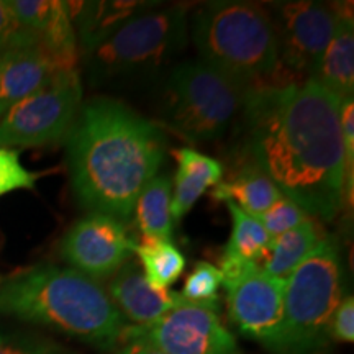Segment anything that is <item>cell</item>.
<instances>
[{"instance_id": "8992f818", "label": "cell", "mask_w": 354, "mask_h": 354, "mask_svg": "<svg viewBox=\"0 0 354 354\" xmlns=\"http://www.w3.org/2000/svg\"><path fill=\"white\" fill-rule=\"evenodd\" d=\"M187 13L180 7H151L131 17L86 56L91 81L112 84L138 79L165 68L184 50Z\"/></svg>"}, {"instance_id": "52a82bcc", "label": "cell", "mask_w": 354, "mask_h": 354, "mask_svg": "<svg viewBox=\"0 0 354 354\" xmlns=\"http://www.w3.org/2000/svg\"><path fill=\"white\" fill-rule=\"evenodd\" d=\"M246 92L232 79L196 61L171 71L165 92V118L190 141H214L243 110Z\"/></svg>"}, {"instance_id": "30bf717a", "label": "cell", "mask_w": 354, "mask_h": 354, "mask_svg": "<svg viewBox=\"0 0 354 354\" xmlns=\"http://www.w3.org/2000/svg\"><path fill=\"white\" fill-rule=\"evenodd\" d=\"M216 310L218 305L179 297L174 307L149 325H127L120 343L146 344L165 354H241Z\"/></svg>"}, {"instance_id": "44dd1931", "label": "cell", "mask_w": 354, "mask_h": 354, "mask_svg": "<svg viewBox=\"0 0 354 354\" xmlns=\"http://www.w3.org/2000/svg\"><path fill=\"white\" fill-rule=\"evenodd\" d=\"M171 198L172 185L167 176L153 177L141 190L133 212L143 240H172L174 220L171 215Z\"/></svg>"}, {"instance_id": "6da1fadb", "label": "cell", "mask_w": 354, "mask_h": 354, "mask_svg": "<svg viewBox=\"0 0 354 354\" xmlns=\"http://www.w3.org/2000/svg\"><path fill=\"white\" fill-rule=\"evenodd\" d=\"M339 102L312 77L248 91L243 102L254 165L308 216L328 221L346 201Z\"/></svg>"}, {"instance_id": "2e32d148", "label": "cell", "mask_w": 354, "mask_h": 354, "mask_svg": "<svg viewBox=\"0 0 354 354\" xmlns=\"http://www.w3.org/2000/svg\"><path fill=\"white\" fill-rule=\"evenodd\" d=\"M312 79L328 88L339 100L354 92V20L353 8L338 3L335 32L318 61Z\"/></svg>"}, {"instance_id": "e0dca14e", "label": "cell", "mask_w": 354, "mask_h": 354, "mask_svg": "<svg viewBox=\"0 0 354 354\" xmlns=\"http://www.w3.org/2000/svg\"><path fill=\"white\" fill-rule=\"evenodd\" d=\"M179 169L176 172V187L171 198L172 220L180 221L203 194L216 187L223 179V166L214 158L192 148L174 151Z\"/></svg>"}, {"instance_id": "8fae6325", "label": "cell", "mask_w": 354, "mask_h": 354, "mask_svg": "<svg viewBox=\"0 0 354 354\" xmlns=\"http://www.w3.org/2000/svg\"><path fill=\"white\" fill-rule=\"evenodd\" d=\"M277 39L279 63L294 81L312 77L338 20V3L292 0L268 8Z\"/></svg>"}, {"instance_id": "3957f363", "label": "cell", "mask_w": 354, "mask_h": 354, "mask_svg": "<svg viewBox=\"0 0 354 354\" xmlns=\"http://www.w3.org/2000/svg\"><path fill=\"white\" fill-rule=\"evenodd\" d=\"M0 313L113 351L127 328L107 290L71 268L35 264L0 284Z\"/></svg>"}, {"instance_id": "9a60e30c", "label": "cell", "mask_w": 354, "mask_h": 354, "mask_svg": "<svg viewBox=\"0 0 354 354\" xmlns=\"http://www.w3.org/2000/svg\"><path fill=\"white\" fill-rule=\"evenodd\" d=\"M107 294L122 317L135 326L149 325L158 320L179 300L176 292L153 289L133 259H128L113 274Z\"/></svg>"}, {"instance_id": "d4e9b609", "label": "cell", "mask_w": 354, "mask_h": 354, "mask_svg": "<svg viewBox=\"0 0 354 354\" xmlns=\"http://www.w3.org/2000/svg\"><path fill=\"white\" fill-rule=\"evenodd\" d=\"M43 172L26 169L17 149L0 146V197L15 190H32L41 179Z\"/></svg>"}, {"instance_id": "f1b7e54d", "label": "cell", "mask_w": 354, "mask_h": 354, "mask_svg": "<svg viewBox=\"0 0 354 354\" xmlns=\"http://www.w3.org/2000/svg\"><path fill=\"white\" fill-rule=\"evenodd\" d=\"M37 37L24 28L17 17L8 7L7 0H0V55L20 46V44L35 41Z\"/></svg>"}, {"instance_id": "d6a6232c", "label": "cell", "mask_w": 354, "mask_h": 354, "mask_svg": "<svg viewBox=\"0 0 354 354\" xmlns=\"http://www.w3.org/2000/svg\"><path fill=\"white\" fill-rule=\"evenodd\" d=\"M0 56H2V55H0Z\"/></svg>"}, {"instance_id": "5b68a950", "label": "cell", "mask_w": 354, "mask_h": 354, "mask_svg": "<svg viewBox=\"0 0 354 354\" xmlns=\"http://www.w3.org/2000/svg\"><path fill=\"white\" fill-rule=\"evenodd\" d=\"M343 299L342 253L323 236L286 279L284 330L277 354H317L330 339V323Z\"/></svg>"}, {"instance_id": "d6986e66", "label": "cell", "mask_w": 354, "mask_h": 354, "mask_svg": "<svg viewBox=\"0 0 354 354\" xmlns=\"http://www.w3.org/2000/svg\"><path fill=\"white\" fill-rule=\"evenodd\" d=\"M151 2H86L77 8L76 21L79 26V44L82 55L94 50L97 44L105 41L110 35L135 17L136 13L148 10Z\"/></svg>"}, {"instance_id": "7402d4cb", "label": "cell", "mask_w": 354, "mask_h": 354, "mask_svg": "<svg viewBox=\"0 0 354 354\" xmlns=\"http://www.w3.org/2000/svg\"><path fill=\"white\" fill-rule=\"evenodd\" d=\"M148 284L156 290H167L185 269V258L172 241L141 240L133 246Z\"/></svg>"}, {"instance_id": "9c48e42d", "label": "cell", "mask_w": 354, "mask_h": 354, "mask_svg": "<svg viewBox=\"0 0 354 354\" xmlns=\"http://www.w3.org/2000/svg\"><path fill=\"white\" fill-rule=\"evenodd\" d=\"M220 272L232 322L246 338L279 353L284 330L286 281L259 264L221 256Z\"/></svg>"}, {"instance_id": "ffe728a7", "label": "cell", "mask_w": 354, "mask_h": 354, "mask_svg": "<svg viewBox=\"0 0 354 354\" xmlns=\"http://www.w3.org/2000/svg\"><path fill=\"white\" fill-rule=\"evenodd\" d=\"M322 238L320 223L308 216L299 227L274 238L268 254L259 266L271 276L286 281L297 269V266L312 253Z\"/></svg>"}, {"instance_id": "484cf974", "label": "cell", "mask_w": 354, "mask_h": 354, "mask_svg": "<svg viewBox=\"0 0 354 354\" xmlns=\"http://www.w3.org/2000/svg\"><path fill=\"white\" fill-rule=\"evenodd\" d=\"M258 218L264 227L266 233L269 234V238L274 240V238L281 236L282 233L289 232V230L304 223L308 218V215L300 209L297 203L282 196L271 209L261 214Z\"/></svg>"}, {"instance_id": "f546056e", "label": "cell", "mask_w": 354, "mask_h": 354, "mask_svg": "<svg viewBox=\"0 0 354 354\" xmlns=\"http://www.w3.org/2000/svg\"><path fill=\"white\" fill-rule=\"evenodd\" d=\"M330 338L339 343L354 342V299L343 297L330 323Z\"/></svg>"}, {"instance_id": "4316f807", "label": "cell", "mask_w": 354, "mask_h": 354, "mask_svg": "<svg viewBox=\"0 0 354 354\" xmlns=\"http://www.w3.org/2000/svg\"><path fill=\"white\" fill-rule=\"evenodd\" d=\"M0 354H69L53 339L0 328Z\"/></svg>"}, {"instance_id": "83f0119b", "label": "cell", "mask_w": 354, "mask_h": 354, "mask_svg": "<svg viewBox=\"0 0 354 354\" xmlns=\"http://www.w3.org/2000/svg\"><path fill=\"white\" fill-rule=\"evenodd\" d=\"M339 125H342L344 149V197L353 198L354 187V100L353 97L339 102Z\"/></svg>"}, {"instance_id": "1f68e13d", "label": "cell", "mask_w": 354, "mask_h": 354, "mask_svg": "<svg viewBox=\"0 0 354 354\" xmlns=\"http://www.w3.org/2000/svg\"><path fill=\"white\" fill-rule=\"evenodd\" d=\"M2 281H3V277H2V276H0V284H2Z\"/></svg>"}, {"instance_id": "7a4b0ae2", "label": "cell", "mask_w": 354, "mask_h": 354, "mask_svg": "<svg viewBox=\"0 0 354 354\" xmlns=\"http://www.w3.org/2000/svg\"><path fill=\"white\" fill-rule=\"evenodd\" d=\"M66 141L71 185L79 203L120 221L130 218L166 153L161 128L110 97L82 104Z\"/></svg>"}, {"instance_id": "cb8c5ba5", "label": "cell", "mask_w": 354, "mask_h": 354, "mask_svg": "<svg viewBox=\"0 0 354 354\" xmlns=\"http://www.w3.org/2000/svg\"><path fill=\"white\" fill-rule=\"evenodd\" d=\"M223 276L216 266L201 261L185 279L179 297L192 304L218 305V292Z\"/></svg>"}, {"instance_id": "ac0fdd59", "label": "cell", "mask_w": 354, "mask_h": 354, "mask_svg": "<svg viewBox=\"0 0 354 354\" xmlns=\"http://www.w3.org/2000/svg\"><path fill=\"white\" fill-rule=\"evenodd\" d=\"M282 197L276 184L259 169L254 162H246L230 177L212 190V198L218 202H233L246 214L259 216L271 209Z\"/></svg>"}, {"instance_id": "7c38bea8", "label": "cell", "mask_w": 354, "mask_h": 354, "mask_svg": "<svg viewBox=\"0 0 354 354\" xmlns=\"http://www.w3.org/2000/svg\"><path fill=\"white\" fill-rule=\"evenodd\" d=\"M135 241L128 236L123 221L110 215L91 214L71 225L59 241V256L71 269L87 277H112L131 259Z\"/></svg>"}, {"instance_id": "ba28073f", "label": "cell", "mask_w": 354, "mask_h": 354, "mask_svg": "<svg viewBox=\"0 0 354 354\" xmlns=\"http://www.w3.org/2000/svg\"><path fill=\"white\" fill-rule=\"evenodd\" d=\"M82 95L77 69L55 74L0 118V146L19 151L66 140L82 107Z\"/></svg>"}, {"instance_id": "4fadbf2b", "label": "cell", "mask_w": 354, "mask_h": 354, "mask_svg": "<svg viewBox=\"0 0 354 354\" xmlns=\"http://www.w3.org/2000/svg\"><path fill=\"white\" fill-rule=\"evenodd\" d=\"M24 28L32 32L41 46L64 71L77 69V35L68 2L59 0H7Z\"/></svg>"}, {"instance_id": "603a6c76", "label": "cell", "mask_w": 354, "mask_h": 354, "mask_svg": "<svg viewBox=\"0 0 354 354\" xmlns=\"http://www.w3.org/2000/svg\"><path fill=\"white\" fill-rule=\"evenodd\" d=\"M225 205L232 215L233 230L223 256L261 264L268 254L272 240L266 233L258 216L246 214L233 202H225Z\"/></svg>"}, {"instance_id": "4dcf8cb0", "label": "cell", "mask_w": 354, "mask_h": 354, "mask_svg": "<svg viewBox=\"0 0 354 354\" xmlns=\"http://www.w3.org/2000/svg\"><path fill=\"white\" fill-rule=\"evenodd\" d=\"M112 354H165V353L140 343H120L113 349Z\"/></svg>"}, {"instance_id": "277c9868", "label": "cell", "mask_w": 354, "mask_h": 354, "mask_svg": "<svg viewBox=\"0 0 354 354\" xmlns=\"http://www.w3.org/2000/svg\"><path fill=\"white\" fill-rule=\"evenodd\" d=\"M190 37L201 63L232 79L245 92L294 81L281 68L271 15L259 3H207L194 15Z\"/></svg>"}, {"instance_id": "5bb4252c", "label": "cell", "mask_w": 354, "mask_h": 354, "mask_svg": "<svg viewBox=\"0 0 354 354\" xmlns=\"http://www.w3.org/2000/svg\"><path fill=\"white\" fill-rule=\"evenodd\" d=\"M61 71L64 69L38 39L3 53L0 56V118Z\"/></svg>"}]
</instances>
